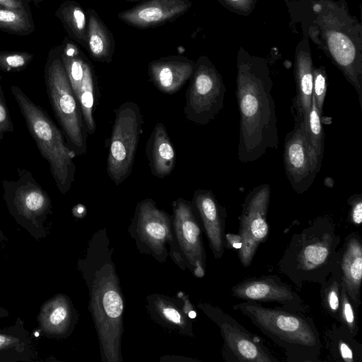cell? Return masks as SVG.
<instances>
[{
    "label": "cell",
    "mask_w": 362,
    "mask_h": 362,
    "mask_svg": "<svg viewBox=\"0 0 362 362\" xmlns=\"http://www.w3.org/2000/svg\"><path fill=\"white\" fill-rule=\"evenodd\" d=\"M331 274H336L357 309L361 305L362 240L358 232L349 233L337 251L335 266Z\"/></svg>",
    "instance_id": "obj_17"
},
{
    "label": "cell",
    "mask_w": 362,
    "mask_h": 362,
    "mask_svg": "<svg viewBox=\"0 0 362 362\" xmlns=\"http://www.w3.org/2000/svg\"><path fill=\"white\" fill-rule=\"evenodd\" d=\"M33 55L26 52L0 53V69L5 72L19 71L33 60Z\"/></svg>",
    "instance_id": "obj_32"
},
{
    "label": "cell",
    "mask_w": 362,
    "mask_h": 362,
    "mask_svg": "<svg viewBox=\"0 0 362 362\" xmlns=\"http://www.w3.org/2000/svg\"><path fill=\"white\" fill-rule=\"evenodd\" d=\"M195 62L185 56L162 57L148 64L150 80L160 92L173 95L178 92L193 74Z\"/></svg>",
    "instance_id": "obj_20"
},
{
    "label": "cell",
    "mask_w": 362,
    "mask_h": 362,
    "mask_svg": "<svg viewBox=\"0 0 362 362\" xmlns=\"http://www.w3.org/2000/svg\"><path fill=\"white\" fill-rule=\"evenodd\" d=\"M322 116L316 107L315 98L312 96L311 107L308 116V131L313 146L318 153L323 156L325 133Z\"/></svg>",
    "instance_id": "obj_29"
},
{
    "label": "cell",
    "mask_w": 362,
    "mask_h": 362,
    "mask_svg": "<svg viewBox=\"0 0 362 362\" xmlns=\"http://www.w3.org/2000/svg\"><path fill=\"white\" fill-rule=\"evenodd\" d=\"M225 6H231L237 11H248L252 0H218Z\"/></svg>",
    "instance_id": "obj_37"
},
{
    "label": "cell",
    "mask_w": 362,
    "mask_h": 362,
    "mask_svg": "<svg viewBox=\"0 0 362 362\" xmlns=\"http://www.w3.org/2000/svg\"><path fill=\"white\" fill-rule=\"evenodd\" d=\"M226 91L223 78L215 66L207 57H199L185 93L186 119L200 125L214 120L223 107Z\"/></svg>",
    "instance_id": "obj_9"
},
{
    "label": "cell",
    "mask_w": 362,
    "mask_h": 362,
    "mask_svg": "<svg viewBox=\"0 0 362 362\" xmlns=\"http://www.w3.org/2000/svg\"><path fill=\"white\" fill-rule=\"evenodd\" d=\"M126 1L136 2V1H142V0H126Z\"/></svg>",
    "instance_id": "obj_41"
},
{
    "label": "cell",
    "mask_w": 362,
    "mask_h": 362,
    "mask_svg": "<svg viewBox=\"0 0 362 362\" xmlns=\"http://www.w3.org/2000/svg\"><path fill=\"white\" fill-rule=\"evenodd\" d=\"M233 309L247 317L264 335L279 346L288 362H320L322 349L317 326L306 313L283 307H265L245 300Z\"/></svg>",
    "instance_id": "obj_4"
},
{
    "label": "cell",
    "mask_w": 362,
    "mask_h": 362,
    "mask_svg": "<svg viewBox=\"0 0 362 362\" xmlns=\"http://www.w3.org/2000/svg\"><path fill=\"white\" fill-rule=\"evenodd\" d=\"M0 28L15 32L28 31L31 25L24 8H0Z\"/></svg>",
    "instance_id": "obj_30"
},
{
    "label": "cell",
    "mask_w": 362,
    "mask_h": 362,
    "mask_svg": "<svg viewBox=\"0 0 362 362\" xmlns=\"http://www.w3.org/2000/svg\"><path fill=\"white\" fill-rule=\"evenodd\" d=\"M350 206L348 221L351 224L359 226L362 222V196L353 194L347 200Z\"/></svg>",
    "instance_id": "obj_35"
},
{
    "label": "cell",
    "mask_w": 362,
    "mask_h": 362,
    "mask_svg": "<svg viewBox=\"0 0 362 362\" xmlns=\"http://www.w3.org/2000/svg\"><path fill=\"white\" fill-rule=\"evenodd\" d=\"M11 93L41 156L49 163L56 186L65 194L75 180L76 153L68 146L63 132L41 106L35 103L18 86L11 87Z\"/></svg>",
    "instance_id": "obj_5"
},
{
    "label": "cell",
    "mask_w": 362,
    "mask_h": 362,
    "mask_svg": "<svg viewBox=\"0 0 362 362\" xmlns=\"http://www.w3.org/2000/svg\"><path fill=\"white\" fill-rule=\"evenodd\" d=\"M192 0H146L117 14L128 25L148 29L173 21L192 6Z\"/></svg>",
    "instance_id": "obj_16"
},
{
    "label": "cell",
    "mask_w": 362,
    "mask_h": 362,
    "mask_svg": "<svg viewBox=\"0 0 362 362\" xmlns=\"http://www.w3.org/2000/svg\"><path fill=\"white\" fill-rule=\"evenodd\" d=\"M341 283L339 278L331 274L320 284L321 305L324 310L337 322H339Z\"/></svg>",
    "instance_id": "obj_28"
},
{
    "label": "cell",
    "mask_w": 362,
    "mask_h": 362,
    "mask_svg": "<svg viewBox=\"0 0 362 362\" xmlns=\"http://www.w3.org/2000/svg\"><path fill=\"white\" fill-rule=\"evenodd\" d=\"M60 16L71 36L87 49L88 15L75 1H66L61 6Z\"/></svg>",
    "instance_id": "obj_27"
},
{
    "label": "cell",
    "mask_w": 362,
    "mask_h": 362,
    "mask_svg": "<svg viewBox=\"0 0 362 362\" xmlns=\"http://www.w3.org/2000/svg\"><path fill=\"white\" fill-rule=\"evenodd\" d=\"M95 77L93 68L86 59L84 65V74L76 98L80 105L83 119L88 134H93L96 130L93 116L95 105Z\"/></svg>",
    "instance_id": "obj_26"
},
{
    "label": "cell",
    "mask_w": 362,
    "mask_h": 362,
    "mask_svg": "<svg viewBox=\"0 0 362 362\" xmlns=\"http://www.w3.org/2000/svg\"><path fill=\"white\" fill-rule=\"evenodd\" d=\"M192 204L200 218L202 228L216 259L224 253V235L227 213L212 191L199 189L194 192Z\"/></svg>",
    "instance_id": "obj_18"
},
{
    "label": "cell",
    "mask_w": 362,
    "mask_h": 362,
    "mask_svg": "<svg viewBox=\"0 0 362 362\" xmlns=\"http://www.w3.org/2000/svg\"><path fill=\"white\" fill-rule=\"evenodd\" d=\"M15 180H3L4 197L18 216L34 220L45 216L51 211V199L47 192L26 169L18 168Z\"/></svg>",
    "instance_id": "obj_14"
},
{
    "label": "cell",
    "mask_w": 362,
    "mask_h": 362,
    "mask_svg": "<svg viewBox=\"0 0 362 362\" xmlns=\"http://www.w3.org/2000/svg\"><path fill=\"white\" fill-rule=\"evenodd\" d=\"M13 132V124L8 111L0 78V140L6 133Z\"/></svg>",
    "instance_id": "obj_34"
},
{
    "label": "cell",
    "mask_w": 362,
    "mask_h": 362,
    "mask_svg": "<svg viewBox=\"0 0 362 362\" xmlns=\"http://www.w3.org/2000/svg\"><path fill=\"white\" fill-rule=\"evenodd\" d=\"M197 307L218 326L223 340L221 357L224 361L279 362L261 337L221 308L206 302H199Z\"/></svg>",
    "instance_id": "obj_10"
},
{
    "label": "cell",
    "mask_w": 362,
    "mask_h": 362,
    "mask_svg": "<svg viewBox=\"0 0 362 362\" xmlns=\"http://www.w3.org/2000/svg\"><path fill=\"white\" fill-rule=\"evenodd\" d=\"M0 5L5 8L18 9L23 8V4L19 0H0Z\"/></svg>",
    "instance_id": "obj_38"
},
{
    "label": "cell",
    "mask_w": 362,
    "mask_h": 362,
    "mask_svg": "<svg viewBox=\"0 0 362 362\" xmlns=\"http://www.w3.org/2000/svg\"><path fill=\"white\" fill-rule=\"evenodd\" d=\"M45 79L50 105L68 146L76 156L85 154L88 132L62 55L49 61L45 69Z\"/></svg>",
    "instance_id": "obj_6"
},
{
    "label": "cell",
    "mask_w": 362,
    "mask_h": 362,
    "mask_svg": "<svg viewBox=\"0 0 362 362\" xmlns=\"http://www.w3.org/2000/svg\"><path fill=\"white\" fill-rule=\"evenodd\" d=\"M146 309L150 318L161 327L176 334L194 337L192 320L186 313L182 291L175 298L160 293L146 298Z\"/></svg>",
    "instance_id": "obj_19"
},
{
    "label": "cell",
    "mask_w": 362,
    "mask_h": 362,
    "mask_svg": "<svg viewBox=\"0 0 362 362\" xmlns=\"http://www.w3.org/2000/svg\"><path fill=\"white\" fill-rule=\"evenodd\" d=\"M296 49L294 74L296 95L293 99L295 122L307 125L311 107L313 66L308 41H302Z\"/></svg>",
    "instance_id": "obj_21"
},
{
    "label": "cell",
    "mask_w": 362,
    "mask_h": 362,
    "mask_svg": "<svg viewBox=\"0 0 362 362\" xmlns=\"http://www.w3.org/2000/svg\"><path fill=\"white\" fill-rule=\"evenodd\" d=\"M323 339L330 361L362 362V345L341 325L333 324L327 327Z\"/></svg>",
    "instance_id": "obj_24"
},
{
    "label": "cell",
    "mask_w": 362,
    "mask_h": 362,
    "mask_svg": "<svg viewBox=\"0 0 362 362\" xmlns=\"http://www.w3.org/2000/svg\"><path fill=\"white\" fill-rule=\"evenodd\" d=\"M0 6H1L0 5Z\"/></svg>",
    "instance_id": "obj_42"
},
{
    "label": "cell",
    "mask_w": 362,
    "mask_h": 362,
    "mask_svg": "<svg viewBox=\"0 0 362 362\" xmlns=\"http://www.w3.org/2000/svg\"><path fill=\"white\" fill-rule=\"evenodd\" d=\"M233 297L259 303H277L281 307L307 313L309 307L304 304L300 295L276 274L250 277L233 285Z\"/></svg>",
    "instance_id": "obj_15"
},
{
    "label": "cell",
    "mask_w": 362,
    "mask_h": 362,
    "mask_svg": "<svg viewBox=\"0 0 362 362\" xmlns=\"http://www.w3.org/2000/svg\"><path fill=\"white\" fill-rule=\"evenodd\" d=\"M172 238L169 257L182 271L189 270L199 279L205 276L206 255L202 228L192 202L177 198L172 203Z\"/></svg>",
    "instance_id": "obj_7"
},
{
    "label": "cell",
    "mask_w": 362,
    "mask_h": 362,
    "mask_svg": "<svg viewBox=\"0 0 362 362\" xmlns=\"http://www.w3.org/2000/svg\"><path fill=\"white\" fill-rule=\"evenodd\" d=\"M114 112L106 170L109 178L119 185L132 173L144 119L139 105L132 101L123 103Z\"/></svg>",
    "instance_id": "obj_8"
},
{
    "label": "cell",
    "mask_w": 362,
    "mask_h": 362,
    "mask_svg": "<svg viewBox=\"0 0 362 362\" xmlns=\"http://www.w3.org/2000/svg\"><path fill=\"white\" fill-rule=\"evenodd\" d=\"M87 50L96 62L110 64L115 49L112 33L96 11L88 8Z\"/></svg>",
    "instance_id": "obj_25"
},
{
    "label": "cell",
    "mask_w": 362,
    "mask_h": 362,
    "mask_svg": "<svg viewBox=\"0 0 362 362\" xmlns=\"http://www.w3.org/2000/svg\"><path fill=\"white\" fill-rule=\"evenodd\" d=\"M283 158L293 189L298 194L306 192L321 170L323 156L313 146L304 122H295L294 128L287 133Z\"/></svg>",
    "instance_id": "obj_12"
},
{
    "label": "cell",
    "mask_w": 362,
    "mask_h": 362,
    "mask_svg": "<svg viewBox=\"0 0 362 362\" xmlns=\"http://www.w3.org/2000/svg\"><path fill=\"white\" fill-rule=\"evenodd\" d=\"M77 209V213L76 216L79 217H82L86 214V209L83 205H78L76 207Z\"/></svg>",
    "instance_id": "obj_40"
},
{
    "label": "cell",
    "mask_w": 362,
    "mask_h": 362,
    "mask_svg": "<svg viewBox=\"0 0 362 362\" xmlns=\"http://www.w3.org/2000/svg\"><path fill=\"white\" fill-rule=\"evenodd\" d=\"M242 247V240L240 236L237 233H226L224 235V247L239 250Z\"/></svg>",
    "instance_id": "obj_36"
},
{
    "label": "cell",
    "mask_w": 362,
    "mask_h": 362,
    "mask_svg": "<svg viewBox=\"0 0 362 362\" xmlns=\"http://www.w3.org/2000/svg\"><path fill=\"white\" fill-rule=\"evenodd\" d=\"M39 318L41 327L45 332L66 336L71 332L78 316L69 298L60 294L42 307Z\"/></svg>",
    "instance_id": "obj_23"
},
{
    "label": "cell",
    "mask_w": 362,
    "mask_h": 362,
    "mask_svg": "<svg viewBox=\"0 0 362 362\" xmlns=\"http://www.w3.org/2000/svg\"><path fill=\"white\" fill-rule=\"evenodd\" d=\"M313 96L315 98L316 107L320 115L323 113V105L327 90V74L325 68L313 67Z\"/></svg>",
    "instance_id": "obj_33"
},
{
    "label": "cell",
    "mask_w": 362,
    "mask_h": 362,
    "mask_svg": "<svg viewBox=\"0 0 362 362\" xmlns=\"http://www.w3.org/2000/svg\"><path fill=\"white\" fill-rule=\"evenodd\" d=\"M272 80L262 58L240 51L237 60L235 95L240 112L238 158L253 162L279 146Z\"/></svg>",
    "instance_id": "obj_2"
},
{
    "label": "cell",
    "mask_w": 362,
    "mask_h": 362,
    "mask_svg": "<svg viewBox=\"0 0 362 362\" xmlns=\"http://www.w3.org/2000/svg\"><path fill=\"white\" fill-rule=\"evenodd\" d=\"M16 341V339L7 335L0 334V349L11 345Z\"/></svg>",
    "instance_id": "obj_39"
},
{
    "label": "cell",
    "mask_w": 362,
    "mask_h": 362,
    "mask_svg": "<svg viewBox=\"0 0 362 362\" xmlns=\"http://www.w3.org/2000/svg\"><path fill=\"white\" fill-rule=\"evenodd\" d=\"M271 197L269 184L253 188L245 197L239 216L238 234L242 240V247L237 251L241 264L250 266L259 245L269 235L267 214Z\"/></svg>",
    "instance_id": "obj_13"
},
{
    "label": "cell",
    "mask_w": 362,
    "mask_h": 362,
    "mask_svg": "<svg viewBox=\"0 0 362 362\" xmlns=\"http://www.w3.org/2000/svg\"><path fill=\"white\" fill-rule=\"evenodd\" d=\"M357 310L342 286L339 323L346 327L354 337H356L358 332Z\"/></svg>",
    "instance_id": "obj_31"
},
{
    "label": "cell",
    "mask_w": 362,
    "mask_h": 362,
    "mask_svg": "<svg viewBox=\"0 0 362 362\" xmlns=\"http://www.w3.org/2000/svg\"><path fill=\"white\" fill-rule=\"evenodd\" d=\"M341 242L334 221L320 216L294 233L279 262V272L298 288L305 283L322 284L331 274Z\"/></svg>",
    "instance_id": "obj_3"
},
{
    "label": "cell",
    "mask_w": 362,
    "mask_h": 362,
    "mask_svg": "<svg viewBox=\"0 0 362 362\" xmlns=\"http://www.w3.org/2000/svg\"><path fill=\"white\" fill-rule=\"evenodd\" d=\"M146 154L152 175L159 179L170 175L175 165L176 155L168 131L158 122L146 142Z\"/></svg>",
    "instance_id": "obj_22"
},
{
    "label": "cell",
    "mask_w": 362,
    "mask_h": 362,
    "mask_svg": "<svg viewBox=\"0 0 362 362\" xmlns=\"http://www.w3.org/2000/svg\"><path fill=\"white\" fill-rule=\"evenodd\" d=\"M107 229L96 230L78 267L88 290V310L99 342L103 362H123L124 299Z\"/></svg>",
    "instance_id": "obj_1"
},
{
    "label": "cell",
    "mask_w": 362,
    "mask_h": 362,
    "mask_svg": "<svg viewBox=\"0 0 362 362\" xmlns=\"http://www.w3.org/2000/svg\"><path fill=\"white\" fill-rule=\"evenodd\" d=\"M139 253L149 255L159 263L169 257L167 245L172 238V218L159 209L151 198L136 204L128 228Z\"/></svg>",
    "instance_id": "obj_11"
}]
</instances>
